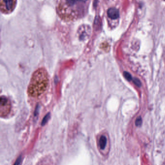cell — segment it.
I'll use <instances>...</instances> for the list:
<instances>
[{"mask_svg": "<svg viewBox=\"0 0 165 165\" xmlns=\"http://www.w3.org/2000/svg\"><path fill=\"white\" fill-rule=\"evenodd\" d=\"M136 125L139 127L141 126L142 124V119H141V117H139L138 118H137L136 121Z\"/></svg>", "mask_w": 165, "mask_h": 165, "instance_id": "9", "label": "cell"}, {"mask_svg": "<svg viewBox=\"0 0 165 165\" xmlns=\"http://www.w3.org/2000/svg\"><path fill=\"white\" fill-rule=\"evenodd\" d=\"M164 1H165V0H164Z\"/></svg>", "mask_w": 165, "mask_h": 165, "instance_id": "12", "label": "cell"}, {"mask_svg": "<svg viewBox=\"0 0 165 165\" xmlns=\"http://www.w3.org/2000/svg\"><path fill=\"white\" fill-rule=\"evenodd\" d=\"M48 84V74L43 68L38 69L32 75L28 88V94L32 97H38L46 91Z\"/></svg>", "mask_w": 165, "mask_h": 165, "instance_id": "1", "label": "cell"}, {"mask_svg": "<svg viewBox=\"0 0 165 165\" xmlns=\"http://www.w3.org/2000/svg\"><path fill=\"white\" fill-rule=\"evenodd\" d=\"M124 77H125V78L128 81H131V80H132V77L131 75L127 72H124Z\"/></svg>", "mask_w": 165, "mask_h": 165, "instance_id": "8", "label": "cell"}, {"mask_svg": "<svg viewBox=\"0 0 165 165\" xmlns=\"http://www.w3.org/2000/svg\"><path fill=\"white\" fill-rule=\"evenodd\" d=\"M17 0H0V8L1 13L8 14L14 10Z\"/></svg>", "mask_w": 165, "mask_h": 165, "instance_id": "3", "label": "cell"}, {"mask_svg": "<svg viewBox=\"0 0 165 165\" xmlns=\"http://www.w3.org/2000/svg\"><path fill=\"white\" fill-rule=\"evenodd\" d=\"M50 118V113H48L46 114L45 116L43 118V120L42 121L41 125L42 126H44L47 123L48 121Z\"/></svg>", "mask_w": 165, "mask_h": 165, "instance_id": "7", "label": "cell"}, {"mask_svg": "<svg viewBox=\"0 0 165 165\" xmlns=\"http://www.w3.org/2000/svg\"><path fill=\"white\" fill-rule=\"evenodd\" d=\"M0 104V115L1 117H5L9 114L11 110L10 101L6 97L1 96Z\"/></svg>", "mask_w": 165, "mask_h": 165, "instance_id": "4", "label": "cell"}, {"mask_svg": "<svg viewBox=\"0 0 165 165\" xmlns=\"http://www.w3.org/2000/svg\"><path fill=\"white\" fill-rule=\"evenodd\" d=\"M88 0H66V3H64V5L60 4L59 7V13L60 15L64 16L66 15L70 8L74 7L76 5H78V3H85Z\"/></svg>", "mask_w": 165, "mask_h": 165, "instance_id": "2", "label": "cell"}, {"mask_svg": "<svg viewBox=\"0 0 165 165\" xmlns=\"http://www.w3.org/2000/svg\"><path fill=\"white\" fill-rule=\"evenodd\" d=\"M21 161H22V157L20 156V157H19L17 158V159L16 162L14 163V165H19V164H20Z\"/></svg>", "mask_w": 165, "mask_h": 165, "instance_id": "11", "label": "cell"}, {"mask_svg": "<svg viewBox=\"0 0 165 165\" xmlns=\"http://www.w3.org/2000/svg\"><path fill=\"white\" fill-rule=\"evenodd\" d=\"M107 143V138L104 135L101 136L99 141L100 148L101 150H104L106 148Z\"/></svg>", "mask_w": 165, "mask_h": 165, "instance_id": "6", "label": "cell"}, {"mask_svg": "<svg viewBox=\"0 0 165 165\" xmlns=\"http://www.w3.org/2000/svg\"><path fill=\"white\" fill-rule=\"evenodd\" d=\"M107 14L108 17L113 20L118 19L119 17V12L118 9L114 8H110L108 10Z\"/></svg>", "mask_w": 165, "mask_h": 165, "instance_id": "5", "label": "cell"}, {"mask_svg": "<svg viewBox=\"0 0 165 165\" xmlns=\"http://www.w3.org/2000/svg\"><path fill=\"white\" fill-rule=\"evenodd\" d=\"M133 82L136 85H137L138 87H141V82L138 78H134L133 80Z\"/></svg>", "mask_w": 165, "mask_h": 165, "instance_id": "10", "label": "cell"}]
</instances>
